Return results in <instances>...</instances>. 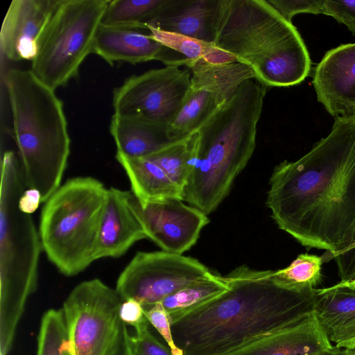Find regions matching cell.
I'll return each mask as SVG.
<instances>
[{
  "mask_svg": "<svg viewBox=\"0 0 355 355\" xmlns=\"http://www.w3.org/2000/svg\"><path fill=\"white\" fill-rule=\"evenodd\" d=\"M266 204L279 229L324 263L355 234V114L336 117L329 134L296 161L277 165Z\"/></svg>",
  "mask_w": 355,
  "mask_h": 355,
  "instance_id": "obj_1",
  "label": "cell"
},
{
  "mask_svg": "<svg viewBox=\"0 0 355 355\" xmlns=\"http://www.w3.org/2000/svg\"><path fill=\"white\" fill-rule=\"evenodd\" d=\"M272 272L241 266L224 277L226 291L173 320V340L183 354L230 355L311 313L314 291L286 289Z\"/></svg>",
  "mask_w": 355,
  "mask_h": 355,
  "instance_id": "obj_2",
  "label": "cell"
},
{
  "mask_svg": "<svg viewBox=\"0 0 355 355\" xmlns=\"http://www.w3.org/2000/svg\"><path fill=\"white\" fill-rule=\"evenodd\" d=\"M266 88L255 78L246 80L196 131L195 162L183 200L206 215L227 196L253 154Z\"/></svg>",
  "mask_w": 355,
  "mask_h": 355,
  "instance_id": "obj_3",
  "label": "cell"
},
{
  "mask_svg": "<svg viewBox=\"0 0 355 355\" xmlns=\"http://www.w3.org/2000/svg\"><path fill=\"white\" fill-rule=\"evenodd\" d=\"M5 85L25 184L44 203L61 186L70 154L62 102L31 69H10Z\"/></svg>",
  "mask_w": 355,
  "mask_h": 355,
  "instance_id": "obj_4",
  "label": "cell"
},
{
  "mask_svg": "<svg viewBox=\"0 0 355 355\" xmlns=\"http://www.w3.org/2000/svg\"><path fill=\"white\" fill-rule=\"evenodd\" d=\"M214 44L249 65L267 87L300 84L311 70L299 32L267 0H225Z\"/></svg>",
  "mask_w": 355,
  "mask_h": 355,
  "instance_id": "obj_5",
  "label": "cell"
},
{
  "mask_svg": "<svg viewBox=\"0 0 355 355\" xmlns=\"http://www.w3.org/2000/svg\"><path fill=\"white\" fill-rule=\"evenodd\" d=\"M1 169L0 355H8L27 300L37 287L42 246L31 215L19 208L26 186L13 151L2 154Z\"/></svg>",
  "mask_w": 355,
  "mask_h": 355,
  "instance_id": "obj_6",
  "label": "cell"
},
{
  "mask_svg": "<svg viewBox=\"0 0 355 355\" xmlns=\"http://www.w3.org/2000/svg\"><path fill=\"white\" fill-rule=\"evenodd\" d=\"M108 189L89 176L69 179L44 202L39 227L42 249L64 275L75 276L96 260Z\"/></svg>",
  "mask_w": 355,
  "mask_h": 355,
  "instance_id": "obj_7",
  "label": "cell"
},
{
  "mask_svg": "<svg viewBox=\"0 0 355 355\" xmlns=\"http://www.w3.org/2000/svg\"><path fill=\"white\" fill-rule=\"evenodd\" d=\"M110 1L60 0L44 28L31 70L55 90L78 73L93 53L97 31Z\"/></svg>",
  "mask_w": 355,
  "mask_h": 355,
  "instance_id": "obj_8",
  "label": "cell"
},
{
  "mask_svg": "<svg viewBox=\"0 0 355 355\" xmlns=\"http://www.w3.org/2000/svg\"><path fill=\"white\" fill-rule=\"evenodd\" d=\"M123 301L97 278L72 289L62 307L71 355H128L130 334L119 315Z\"/></svg>",
  "mask_w": 355,
  "mask_h": 355,
  "instance_id": "obj_9",
  "label": "cell"
},
{
  "mask_svg": "<svg viewBox=\"0 0 355 355\" xmlns=\"http://www.w3.org/2000/svg\"><path fill=\"white\" fill-rule=\"evenodd\" d=\"M214 275L197 259L166 251L138 252L120 274L116 290L144 310L194 282Z\"/></svg>",
  "mask_w": 355,
  "mask_h": 355,
  "instance_id": "obj_10",
  "label": "cell"
},
{
  "mask_svg": "<svg viewBox=\"0 0 355 355\" xmlns=\"http://www.w3.org/2000/svg\"><path fill=\"white\" fill-rule=\"evenodd\" d=\"M191 89L188 69L166 66L127 78L113 93L114 114L170 125Z\"/></svg>",
  "mask_w": 355,
  "mask_h": 355,
  "instance_id": "obj_11",
  "label": "cell"
},
{
  "mask_svg": "<svg viewBox=\"0 0 355 355\" xmlns=\"http://www.w3.org/2000/svg\"><path fill=\"white\" fill-rule=\"evenodd\" d=\"M124 195L148 239L168 252L182 254L190 249L209 223L207 215L181 200L141 204L132 191Z\"/></svg>",
  "mask_w": 355,
  "mask_h": 355,
  "instance_id": "obj_12",
  "label": "cell"
},
{
  "mask_svg": "<svg viewBox=\"0 0 355 355\" xmlns=\"http://www.w3.org/2000/svg\"><path fill=\"white\" fill-rule=\"evenodd\" d=\"M312 83L318 101L330 115L355 114V43L326 52L315 69Z\"/></svg>",
  "mask_w": 355,
  "mask_h": 355,
  "instance_id": "obj_13",
  "label": "cell"
},
{
  "mask_svg": "<svg viewBox=\"0 0 355 355\" xmlns=\"http://www.w3.org/2000/svg\"><path fill=\"white\" fill-rule=\"evenodd\" d=\"M60 0H13L5 15L1 49L12 61L33 60L40 37Z\"/></svg>",
  "mask_w": 355,
  "mask_h": 355,
  "instance_id": "obj_14",
  "label": "cell"
},
{
  "mask_svg": "<svg viewBox=\"0 0 355 355\" xmlns=\"http://www.w3.org/2000/svg\"><path fill=\"white\" fill-rule=\"evenodd\" d=\"M225 0H166L148 27L207 43L216 40Z\"/></svg>",
  "mask_w": 355,
  "mask_h": 355,
  "instance_id": "obj_15",
  "label": "cell"
},
{
  "mask_svg": "<svg viewBox=\"0 0 355 355\" xmlns=\"http://www.w3.org/2000/svg\"><path fill=\"white\" fill-rule=\"evenodd\" d=\"M144 239L148 237L128 205L124 191L108 189L98 231L96 260L118 258Z\"/></svg>",
  "mask_w": 355,
  "mask_h": 355,
  "instance_id": "obj_16",
  "label": "cell"
},
{
  "mask_svg": "<svg viewBox=\"0 0 355 355\" xmlns=\"http://www.w3.org/2000/svg\"><path fill=\"white\" fill-rule=\"evenodd\" d=\"M334 347L313 311L298 323L230 355H316Z\"/></svg>",
  "mask_w": 355,
  "mask_h": 355,
  "instance_id": "obj_17",
  "label": "cell"
},
{
  "mask_svg": "<svg viewBox=\"0 0 355 355\" xmlns=\"http://www.w3.org/2000/svg\"><path fill=\"white\" fill-rule=\"evenodd\" d=\"M313 313L334 346L346 349L355 344V290L315 288Z\"/></svg>",
  "mask_w": 355,
  "mask_h": 355,
  "instance_id": "obj_18",
  "label": "cell"
},
{
  "mask_svg": "<svg viewBox=\"0 0 355 355\" xmlns=\"http://www.w3.org/2000/svg\"><path fill=\"white\" fill-rule=\"evenodd\" d=\"M110 130L117 148L116 154L133 159L150 156L189 136L179 135L170 125L114 114Z\"/></svg>",
  "mask_w": 355,
  "mask_h": 355,
  "instance_id": "obj_19",
  "label": "cell"
},
{
  "mask_svg": "<svg viewBox=\"0 0 355 355\" xmlns=\"http://www.w3.org/2000/svg\"><path fill=\"white\" fill-rule=\"evenodd\" d=\"M141 28L100 26L93 53L110 64L114 62L137 64L159 61L164 46Z\"/></svg>",
  "mask_w": 355,
  "mask_h": 355,
  "instance_id": "obj_20",
  "label": "cell"
},
{
  "mask_svg": "<svg viewBox=\"0 0 355 355\" xmlns=\"http://www.w3.org/2000/svg\"><path fill=\"white\" fill-rule=\"evenodd\" d=\"M116 158L129 178L132 193L140 203L168 199L184 201V191L164 170L148 158H128L116 154Z\"/></svg>",
  "mask_w": 355,
  "mask_h": 355,
  "instance_id": "obj_21",
  "label": "cell"
},
{
  "mask_svg": "<svg viewBox=\"0 0 355 355\" xmlns=\"http://www.w3.org/2000/svg\"><path fill=\"white\" fill-rule=\"evenodd\" d=\"M187 67L191 73V86L209 89L225 103L234 95L243 83L250 79H256L252 69L241 62L212 64L201 58Z\"/></svg>",
  "mask_w": 355,
  "mask_h": 355,
  "instance_id": "obj_22",
  "label": "cell"
},
{
  "mask_svg": "<svg viewBox=\"0 0 355 355\" xmlns=\"http://www.w3.org/2000/svg\"><path fill=\"white\" fill-rule=\"evenodd\" d=\"M224 104L216 94L209 89L191 86L184 103L170 126L179 135L188 136L196 132Z\"/></svg>",
  "mask_w": 355,
  "mask_h": 355,
  "instance_id": "obj_23",
  "label": "cell"
},
{
  "mask_svg": "<svg viewBox=\"0 0 355 355\" xmlns=\"http://www.w3.org/2000/svg\"><path fill=\"white\" fill-rule=\"evenodd\" d=\"M228 289L224 277H213L191 283L166 297L161 303L171 320L200 306Z\"/></svg>",
  "mask_w": 355,
  "mask_h": 355,
  "instance_id": "obj_24",
  "label": "cell"
},
{
  "mask_svg": "<svg viewBox=\"0 0 355 355\" xmlns=\"http://www.w3.org/2000/svg\"><path fill=\"white\" fill-rule=\"evenodd\" d=\"M197 137L195 132L146 157L157 164L183 191L193 168Z\"/></svg>",
  "mask_w": 355,
  "mask_h": 355,
  "instance_id": "obj_25",
  "label": "cell"
},
{
  "mask_svg": "<svg viewBox=\"0 0 355 355\" xmlns=\"http://www.w3.org/2000/svg\"><path fill=\"white\" fill-rule=\"evenodd\" d=\"M148 31L150 36L164 46L159 61L166 66L187 67L202 58L214 44L151 27Z\"/></svg>",
  "mask_w": 355,
  "mask_h": 355,
  "instance_id": "obj_26",
  "label": "cell"
},
{
  "mask_svg": "<svg viewBox=\"0 0 355 355\" xmlns=\"http://www.w3.org/2000/svg\"><path fill=\"white\" fill-rule=\"evenodd\" d=\"M322 256L304 253L286 268L272 272L275 282L279 286L301 293H311L321 284Z\"/></svg>",
  "mask_w": 355,
  "mask_h": 355,
  "instance_id": "obj_27",
  "label": "cell"
},
{
  "mask_svg": "<svg viewBox=\"0 0 355 355\" xmlns=\"http://www.w3.org/2000/svg\"><path fill=\"white\" fill-rule=\"evenodd\" d=\"M166 0L110 1L101 25L147 30L146 24L165 3Z\"/></svg>",
  "mask_w": 355,
  "mask_h": 355,
  "instance_id": "obj_28",
  "label": "cell"
},
{
  "mask_svg": "<svg viewBox=\"0 0 355 355\" xmlns=\"http://www.w3.org/2000/svg\"><path fill=\"white\" fill-rule=\"evenodd\" d=\"M37 355H71L62 309H50L42 317Z\"/></svg>",
  "mask_w": 355,
  "mask_h": 355,
  "instance_id": "obj_29",
  "label": "cell"
},
{
  "mask_svg": "<svg viewBox=\"0 0 355 355\" xmlns=\"http://www.w3.org/2000/svg\"><path fill=\"white\" fill-rule=\"evenodd\" d=\"M128 355H172V353L169 347L153 335L146 326L129 335Z\"/></svg>",
  "mask_w": 355,
  "mask_h": 355,
  "instance_id": "obj_30",
  "label": "cell"
},
{
  "mask_svg": "<svg viewBox=\"0 0 355 355\" xmlns=\"http://www.w3.org/2000/svg\"><path fill=\"white\" fill-rule=\"evenodd\" d=\"M144 311L148 322L165 340L172 355H184L182 351L175 344L171 330L172 320L162 304L157 303Z\"/></svg>",
  "mask_w": 355,
  "mask_h": 355,
  "instance_id": "obj_31",
  "label": "cell"
},
{
  "mask_svg": "<svg viewBox=\"0 0 355 355\" xmlns=\"http://www.w3.org/2000/svg\"><path fill=\"white\" fill-rule=\"evenodd\" d=\"M288 21L299 13L322 14L324 0H267Z\"/></svg>",
  "mask_w": 355,
  "mask_h": 355,
  "instance_id": "obj_32",
  "label": "cell"
},
{
  "mask_svg": "<svg viewBox=\"0 0 355 355\" xmlns=\"http://www.w3.org/2000/svg\"><path fill=\"white\" fill-rule=\"evenodd\" d=\"M322 14L332 17L355 35V0H324Z\"/></svg>",
  "mask_w": 355,
  "mask_h": 355,
  "instance_id": "obj_33",
  "label": "cell"
},
{
  "mask_svg": "<svg viewBox=\"0 0 355 355\" xmlns=\"http://www.w3.org/2000/svg\"><path fill=\"white\" fill-rule=\"evenodd\" d=\"M121 319L127 324L132 326L135 329L149 325L143 306L137 300L129 299L124 300L120 307Z\"/></svg>",
  "mask_w": 355,
  "mask_h": 355,
  "instance_id": "obj_34",
  "label": "cell"
},
{
  "mask_svg": "<svg viewBox=\"0 0 355 355\" xmlns=\"http://www.w3.org/2000/svg\"><path fill=\"white\" fill-rule=\"evenodd\" d=\"M42 202L40 192L32 188L25 189L19 200V208L24 214L31 215Z\"/></svg>",
  "mask_w": 355,
  "mask_h": 355,
  "instance_id": "obj_35",
  "label": "cell"
},
{
  "mask_svg": "<svg viewBox=\"0 0 355 355\" xmlns=\"http://www.w3.org/2000/svg\"><path fill=\"white\" fill-rule=\"evenodd\" d=\"M202 59L212 64H227L240 62L234 55L217 47L215 44L211 47Z\"/></svg>",
  "mask_w": 355,
  "mask_h": 355,
  "instance_id": "obj_36",
  "label": "cell"
},
{
  "mask_svg": "<svg viewBox=\"0 0 355 355\" xmlns=\"http://www.w3.org/2000/svg\"><path fill=\"white\" fill-rule=\"evenodd\" d=\"M331 288H346L355 290V277L345 282H340L335 285L330 286Z\"/></svg>",
  "mask_w": 355,
  "mask_h": 355,
  "instance_id": "obj_37",
  "label": "cell"
},
{
  "mask_svg": "<svg viewBox=\"0 0 355 355\" xmlns=\"http://www.w3.org/2000/svg\"><path fill=\"white\" fill-rule=\"evenodd\" d=\"M316 355H347V354L345 349L334 346L333 348L324 351Z\"/></svg>",
  "mask_w": 355,
  "mask_h": 355,
  "instance_id": "obj_38",
  "label": "cell"
},
{
  "mask_svg": "<svg viewBox=\"0 0 355 355\" xmlns=\"http://www.w3.org/2000/svg\"><path fill=\"white\" fill-rule=\"evenodd\" d=\"M347 355H355V344L350 348L346 349Z\"/></svg>",
  "mask_w": 355,
  "mask_h": 355,
  "instance_id": "obj_39",
  "label": "cell"
},
{
  "mask_svg": "<svg viewBox=\"0 0 355 355\" xmlns=\"http://www.w3.org/2000/svg\"><path fill=\"white\" fill-rule=\"evenodd\" d=\"M355 245V234H354V236L353 242H352V245H351L349 247H351V246H352V245ZM344 251H345V250H344Z\"/></svg>",
  "mask_w": 355,
  "mask_h": 355,
  "instance_id": "obj_40",
  "label": "cell"
}]
</instances>
